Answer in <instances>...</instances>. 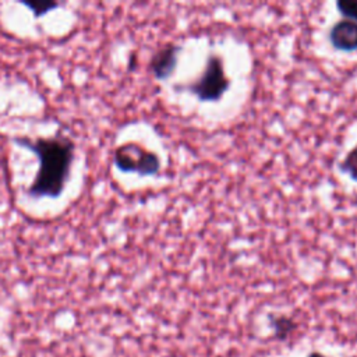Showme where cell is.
<instances>
[{"label":"cell","mask_w":357,"mask_h":357,"mask_svg":"<svg viewBox=\"0 0 357 357\" xmlns=\"http://www.w3.org/2000/svg\"><path fill=\"white\" fill-rule=\"evenodd\" d=\"M15 144L29 149L38 156L39 169L26 192L35 199L57 198L68 180L74 162L75 145L64 135L31 138H14Z\"/></svg>","instance_id":"6da1fadb"},{"label":"cell","mask_w":357,"mask_h":357,"mask_svg":"<svg viewBox=\"0 0 357 357\" xmlns=\"http://www.w3.org/2000/svg\"><path fill=\"white\" fill-rule=\"evenodd\" d=\"M229 85L230 79L226 77L225 64L220 54L209 53L201 75L185 85H177V88L188 91L199 100L215 102L223 96Z\"/></svg>","instance_id":"7a4b0ae2"},{"label":"cell","mask_w":357,"mask_h":357,"mask_svg":"<svg viewBox=\"0 0 357 357\" xmlns=\"http://www.w3.org/2000/svg\"><path fill=\"white\" fill-rule=\"evenodd\" d=\"M113 163L121 172L153 176L160 170V159L155 152L145 149L137 142H127L116 148Z\"/></svg>","instance_id":"3957f363"},{"label":"cell","mask_w":357,"mask_h":357,"mask_svg":"<svg viewBox=\"0 0 357 357\" xmlns=\"http://www.w3.org/2000/svg\"><path fill=\"white\" fill-rule=\"evenodd\" d=\"M180 50L181 47L178 45L167 43L153 53L149 61V70L156 79H167L173 74Z\"/></svg>","instance_id":"277c9868"},{"label":"cell","mask_w":357,"mask_h":357,"mask_svg":"<svg viewBox=\"0 0 357 357\" xmlns=\"http://www.w3.org/2000/svg\"><path fill=\"white\" fill-rule=\"evenodd\" d=\"M331 45L342 52L357 50V22L351 20L336 21L329 31Z\"/></svg>","instance_id":"5b68a950"},{"label":"cell","mask_w":357,"mask_h":357,"mask_svg":"<svg viewBox=\"0 0 357 357\" xmlns=\"http://www.w3.org/2000/svg\"><path fill=\"white\" fill-rule=\"evenodd\" d=\"M339 170L349 174L351 180L357 181V145L344 155L342 162H339Z\"/></svg>","instance_id":"8992f818"},{"label":"cell","mask_w":357,"mask_h":357,"mask_svg":"<svg viewBox=\"0 0 357 357\" xmlns=\"http://www.w3.org/2000/svg\"><path fill=\"white\" fill-rule=\"evenodd\" d=\"M273 328H275V333L278 337H286L290 332L294 331V322L293 319H290L289 317H273L272 319Z\"/></svg>","instance_id":"52a82bcc"},{"label":"cell","mask_w":357,"mask_h":357,"mask_svg":"<svg viewBox=\"0 0 357 357\" xmlns=\"http://www.w3.org/2000/svg\"><path fill=\"white\" fill-rule=\"evenodd\" d=\"M24 6L28 7L33 15L36 18L47 14L49 11L54 10L59 7V3H54V1H33V3H29V1H24Z\"/></svg>","instance_id":"ba28073f"},{"label":"cell","mask_w":357,"mask_h":357,"mask_svg":"<svg viewBox=\"0 0 357 357\" xmlns=\"http://www.w3.org/2000/svg\"><path fill=\"white\" fill-rule=\"evenodd\" d=\"M336 8L346 20L357 22V0H340L336 3Z\"/></svg>","instance_id":"9c48e42d"},{"label":"cell","mask_w":357,"mask_h":357,"mask_svg":"<svg viewBox=\"0 0 357 357\" xmlns=\"http://www.w3.org/2000/svg\"><path fill=\"white\" fill-rule=\"evenodd\" d=\"M310 357H325L324 354H321V353H311L310 354Z\"/></svg>","instance_id":"30bf717a"}]
</instances>
